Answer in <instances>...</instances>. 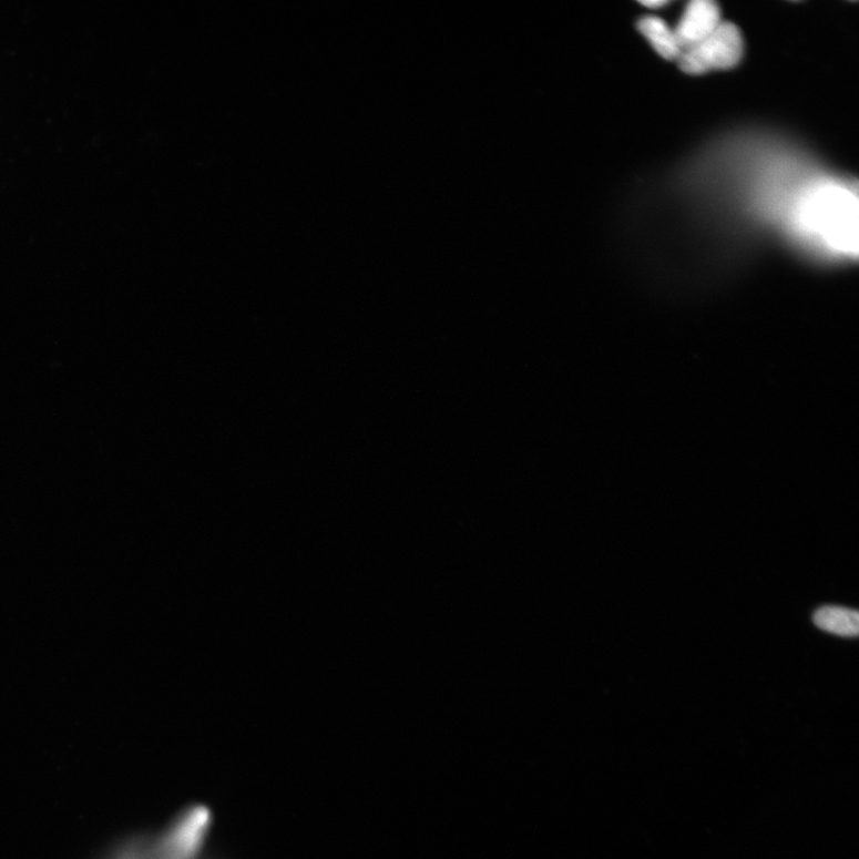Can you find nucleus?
Listing matches in <instances>:
<instances>
[{
  "instance_id": "obj_1",
  "label": "nucleus",
  "mask_w": 859,
  "mask_h": 859,
  "mask_svg": "<svg viewBox=\"0 0 859 859\" xmlns=\"http://www.w3.org/2000/svg\"><path fill=\"white\" fill-rule=\"evenodd\" d=\"M743 53L744 41L738 27L722 23L706 40L683 52L678 62L683 72L703 74L737 67Z\"/></svg>"
},
{
  "instance_id": "obj_2",
  "label": "nucleus",
  "mask_w": 859,
  "mask_h": 859,
  "mask_svg": "<svg viewBox=\"0 0 859 859\" xmlns=\"http://www.w3.org/2000/svg\"><path fill=\"white\" fill-rule=\"evenodd\" d=\"M722 12L712 0H694L675 30L682 53L710 37L720 25Z\"/></svg>"
},
{
  "instance_id": "obj_3",
  "label": "nucleus",
  "mask_w": 859,
  "mask_h": 859,
  "mask_svg": "<svg viewBox=\"0 0 859 859\" xmlns=\"http://www.w3.org/2000/svg\"><path fill=\"white\" fill-rule=\"evenodd\" d=\"M119 859H200L192 847V841L174 836L155 841L154 845H142L129 850Z\"/></svg>"
},
{
  "instance_id": "obj_4",
  "label": "nucleus",
  "mask_w": 859,
  "mask_h": 859,
  "mask_svg": "<svg viewBox=\"0 0 859 859\" xmlns=\"http://www.w3.org/2000/svg\"><path fill=\"white\" fill-rule=\"evenodd\" d=\"M640 33H642L666 60H678L682 55L681 47L677 42L675 31L659 18L655 16H645L637 23Z\"/></svg>"
},
{
  "instance_id": "obj_5",
  "label": "nucleus",
  "mask_w": 859,
  "mask_h": 859,
  "mask_svg": "<svg viewBox=\"0 0 859 859\" xmlns=\"http://www.w3.org/2000/svg\"><path fill=\"white\" fill-rule=\"evenodd\" d=\"M816 626L827 633L855 637L859 633V615L841 606H824L815 614Z\"/></svg>"
},
{
  "instance_id": "obj_6",
  "label": "nucleus",
  "mask_w": 859,
  "mask_h": 859,
  "mask_svg": "<svg viewBox=\"0 0 859 859\" xmlns=\"http://www.w3.org/2000/svg\"><path fill=\"white\" fill-rule=\"evenodd\" d=\"M643 4L652 9H657L666 6L667 2H664V0H650V2H643Z\"/></svg>"
}]
</instances>
